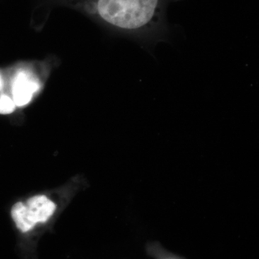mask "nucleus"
I'll return each mask as SVG.
<instances>
[{"label": "nucleus", "instance_id": "nucleus-1", "mask_svg": "<svg viewBox=\"0 0 259 259\" xmlns=\"http://www.w3.org/2000/svg\"><path fill=\"white\" fill-rule=\"evenodd\" d=\"M88 178L78 174L62 185L20 197L12 204L10 218L23 259H35L37 243L56 223L75 197L88 189Z\"/></svg>", "mask_w": 259, "mask_h": 259}, {"label": "nucleus", "instance_id": "nucleus-2", "mask_svg": "<svg viewBox=\"0 0 259 259\" xmlns=\"http://www.w3.org/2000/svg\"><path fill=\"white\" fill-rule=\"evenodd\" d=\"M108 28L148 36L165 29L167 0H68Z\"/></svg>", "mask_w": 259, "mask_h": 259}, {"label": "nucleus", "instance_id": "nucleus-3", "mask_svg": "<svg viewBox=\"0 0 259 259\" xmlns=\"http://www.w3.org/2000/svg\"><path fill=\"white\" fill-rule=\"evenodd\" d=\"M40 87L28 71L20 69L15 73L11 83V99L15 106L22 107L30 103Z\"/></svg>", "mask_w": 259, "mask_h": 259}]
</instances>
